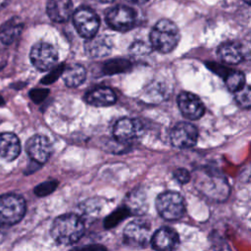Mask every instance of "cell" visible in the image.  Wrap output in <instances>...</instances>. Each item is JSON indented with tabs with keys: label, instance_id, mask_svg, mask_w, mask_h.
Instances as JSON below:
<instances>
[{
	"label": "cell",
	"instance_id": "cell-1",
	"mask_svg": "<svg viewBox=\"0 0 251 251\" xmlns=\"http://www.w3.org/2000/svg\"><path fill=\"white\" fill-rule=\"evenodd\" d=\"M84 232L82 220L75 214L62 215L53 222L51 235L60 244H72L80 239Z\"/></svg>",
	"mask_w": 251,
	"mask_h": 251
},
{
	"label": "cell",
	"instance_id": "cell-2",
	"mask_svg": "<svg viewBox=\"0 0 251 251\" xmlns=\"http://www.w3.org/2000/svg\"><path fill=\"white\" fill-rule=\"evenodd\" d=\"M179 37L177 26L173 22L163 19L153 26L150 32V44L161 53H169L176 47Z\"/></svg>",
	"mask_w": 251,
	"mask_h": 251
},
{
	"label": "cell",
	"instance_id": "cell-3",
	"mask_svg": "<svg viewBox=\"0 0 251 251\" xmlns=\"http://www.w3.org/2000/svg\"><path fill=\"white\" fill-rule=\"evenodd\" d=\"M25 213V201L18 194L0 195V223L11 226L19 223Z\"/></svg>",
	"mask_w": 251,
	"mask_h": 251
},
{
	"label": "cell",
	"instance_id": "cell-4",
	"mask_svg": "<svg viewBox=\"0 0 251 251\" xmlns=\"http://www.w3.org/2000/svg\"><path fill=\"white\" fill-rule=\"evenodd\" d=\"M156 208L162 218L174 221L182 217L185 210V204L179 193L175 191H166L157 197Z\"/></svg>",
	"mask_w": 251,
	"mask_h": 251
},
{
	"label": "cell",
	"instance_id": "cell-5",
	"mask_svg": "<svg viewBox=\"0 0 251 251\" xmlns=\"http://www.w3.org/2000/svg\"><path fill=\"white\" fill-rule=\"evenodd\" d=\"M74 25L78 34L86 39L96 35L100 21L94 11L86 7L78 8L73 16Z\"/></svg>",
	"mask_w": 251,
	"mask_h": 251
},
{
	"label": "cell",
	"instance_id": "cell-6",
	"mask_svg": "<svg viewBox=\"0 0 251 251\" xmlns=\"http://www.w3.org/2000/svg\"><path fill=\"white\" fill-rule=\"evenodd\" d=\"M29 58L37 70L48 71L57 64L58 52L53 45L46 42H38L32 46Z\"/></svg>",
	"mask_w": 251,
	"mask_h": 251
},
{
	"label": "cell",
	"instance_id": "cell-7",
	"mask_svg": "<svg viewBox=\"0 0 251 251\" xmlns=\"http://www.w3.org/2000/svg\"><path fill=\"white\" fill-rule=\"evenodd\" d=\"M135 12L126 6L113 7L106 14V22L108 25L118 31L131 29L135 24Z\"/></svg>",
	"mask_w": 251,
	"mask_h": 251
},
{
	"label": "cell",
	"instance_id": "cell-8",
	"mask_svg": "<svg viewBox=\"0 0 251 251\" xmlns=\"http://www.w3.org/2000/svg\"><path fill=\"white\" fill-rule=\"evenodd\" d=\"M144 132L142 123L137 119L123 118L116 122L113 127V134L117 141L126 143L140 137Z\"/></svg>",
	"mask_w": 251,
	"mask_h": 251
},
{
	"label": "cell",
	"instance_id": "cell-9",
	"mask_svg": "<svg viewBox=\"0 0 251 251\" xmlns=\"http://www.w3.org/2000/svg\"><path fill=\"white\" fill-rule=\"evenodd\" d=\"M198 130L190 123L181 122L176 124L170 134L172 144L180 149L189 148L195 145L197 142Z\"/></svg>",
	"mask_w": 251,
	"mask_h": 251
},
{
	"label": "cell",
	"instance_id": "cell-10",
	"mask_svg": "<svg viewBox=\"0 0 251 251\" xmlns=\"http://www.w3.org/2000/svg\"><path fill=\"white\" fill-rule=\"evenodd\" d=\"M150 226L144 221H132L124 230L125 242L133 247H141L146 245L149 239Z\"/></svg>",
	"mask_w": 251,
	"mask_h": 251
},
{
	"label": "cell",
	"instance_id": "cell-11",
	"mask_svg": "<svg viewBox=\"0 0 251 251\" xmlns=\"http://www.w3.org/2000/svg\"><path fill=\"white\" fill-rule=\"evenodd\" d=\"M26 152L37 164H44L52 153V145L49 139L41 134H35L26 141Z\"/></svg>",
	"mask_w": 251,
	"mask_h": 251
},
{
	"label": "cell",
	"instance_id": "cell-12",
	"mask_svg": "<svg viewBox=\"0 0 251 251\" xmlns=\"http://www.w3.org/2000/svg\"><path fill=\"white\" fill-rule=\"evenodd\" d=\"M177 105L181 114L188 120H197L205 112V106L201 99L190 92H181L177 96Z\"/></svg>",
	"mask_w": 251,
	"mask_h": 251
},
{
	"label": "cell",
	"instance_id": "cell-13",
	"mask_svg": "<svg viewBox=\"0 0 251 251\" xmlns=\"http://www.w3.org/2000/svg\"><path fill=\"white\" fill-rule=\"evenodd\" d=\"M151 243L157 251H174L179 243V238L175 229L165 226L159 228L153 234Z\"/></svg>",
	"mask_w": 251,
	"mask_h": 251
},
{
	"label": "cell",
	"instance_id": "cell-14",
	"mask_svg": "<svg viewBox=\"0 0 251 251\" xmlns=\"http://www.w3.org/2000/svg\"><path fill=\"white\" fill-rule=\"evenodd\" d=\"M113 49L112 39L107 35H95L86 39L84 50L87 56L91 58H105L109 56Z\"/></svg>",
	"mask_w": 251,
	"mask_h": 251
},
{
	"label": "cell",
	"instance_id": "cell-15",
	"mask_svg": "<svg viewBox=\"0 0 251 251\" xmlns=\"http://www.w3.org/2000/svg\"><path fill=\"white\" fill-rule=\"evenodd\" d=\"M72 0H48L47 15L55 23L67 22L73 14Z\"/></svg>",
	"mask_w": 251,
	"mask_h": 251
},
{
	"label": "cell",
	"instance_id": "cell-16",
	"mask_svg": "<svg viewBox=\"0 0 251 251\" xmlns=\"http://www.w3.org/2000/svg\"><path fill=\"white\" fill-rule=\"evenodd\" d=\"M21 152V142L13 132L0 133V156L6 161L15 160Z\"/></svg>",
	"mask_w": 251,
	"mask_h": 251
},
{
	"label": "cell",
	"instance_id": "cell-17",
	"mask_svg": "<svg viewBox=\"0 0 251 251\" xmlns=\"http://www.w3.org/2000/svg\"><path fill=\"white\" fill-rule=\"evenodd\" d=\"M85 101L95 107H106L117 101L116 93L109 87L99 86L85 94Z\"/></svg>",
	"mask_w": 251,
	"mask_h": 251
},
{
	"label": "cell",
	"instance_id": "cell-18",
	"mask_svg": "<svg viewBox=\"0 0 251 251\" xmlns=\"http://www.w3.org/2000/svg\"><path fill=\"white\" fill-rule=\"evenodd\" d=\"M218 56L220 59L229 65H236L243 60L242 46L237 42H225L218 48Z\"/></svg>",
	"mask_w": 251,
	"mask_h": 251
},
{
	"label": "cell",
	"instance_id": "cell-19",
	"mask_svg": "<svg viewBox=\"0 0 251 251\" xmlns=\"http://www.w3.org/2000/svg\"><path fill=\"white\" fill-rule=\"evenodd\" d=\"M23 24L19 18H11L0 26V42L5 45L13 43L21 34Z\"/></svg>",
	"mask_w": 251,
	"mask_h": 251
},
{
	"label": "cell",
	"instance_id": "cell-20",
	"mask_svg": "<svg viewBox=\"0 0 251 251\" xmlns=\"http://www.w3.org/2000/svg\"><path fill=\"white\" fill-rule=\"evenodd\" d=\"M62 77L69 87H77L86 78V71L80 64H72L65 68Z\"/></svg>",
	"mask_w": 251,
	"mask_h": 251
},
{
	"label": "cell",
	"instance_id": "cell-21",
	"mask_svg": "<svg viewBox=\"0 0 251 251\" xmlns=\"http://www.w3.org/2000/svg\"><path fill=\"white\" fill-rule=\"evenodd\" d=\"M131 69L130 61L124 58H117L109 60L103 65V73L107 75L126 73Z\"/></svg>",
	"mask_w": 251,
	"mask_h": 251
},
{
	"label": "cell",
	"instance_id": "cell-22",
	"mask_svg": "<svg viewBox=\"0 0 251 251\" xmlns=\"http://www.w3.org/2000/svg\"><path fill=\"white\" fill-rule=\"evenodd\" d=\"M224 79L226 82V86L231 92L238 91L244 86L245 83L244 74L240 71L231 70Z\"/></svg>",
	"mask_w": 251,
	"mask_h": 251
},
{
	"label": "cell",
	"instance_id": "cell-23",
	"mask_svg": "<svg viewBox=\"0 0 251 251\" xmlns=\"http://www.w3.org/2000/svg\"><path fill=\"white\" fill-rule=\"evenodd\" d=\"M234 98L240 107L251 109V85H244L241 89L236 91Z\"/></svg>",
	"mask_w": 251,
	"mask_h": 251
},
{
	"label": "cell",
	"instance_id": "cell-24",
	"mask_svg": "<svg viewBox=\"0 0 251 251\" xmlns=\"http://www.w3.org/2000/svg\"><path fill=\"white\" fill-rule=\"evenodd\" d=\"M130 214V211L128 208L123 207L118 210H116L114 213H112L106 220H105V227L111 228L118 225L121 221H123L125 218H126Z\"/></svg>",
	"mask_w": 251,
	"mask_h": 251
},
{
	"label": "cell",
	"instance_id": "cell-25",
	"mask_svg": "<svg viewBox=\"0 0 251 251\" xmlns=\"http://www.w3.org/2000/svg\"><path fill=\"white\" fill-rule=\"evenodd\" d=\"M57 185H58V182L56 180H48V181L42 182L34 188V193L40 197L46 196L50 194L52 191H54Z\"/></svg>",
	"mask_w": 251,
	"mask_h": 251
},
{
	"label": "cell",
	"instance_id": "cell-26",
	"mask_svg": "<svg viewBox=\"0 0 251 251\" xmlns=\"http://www.w3.org/2000/svg\"><path fill=\"white\" fill-rule=\"evenodd\" d=\"M151 44L148 45L144 41H135L129 47V52L134 56H143L151 52Z\"/></svg>",
	"mask_w": 251,
	"mask_h": 251
},
{
	"label": "cell",
	"instance_id": "cell-27",
	"mask_svg": "<svg viewBox=\"0 0 251 251\" xmlns=\"http://www.w3.org/2000/svg\"><path fill=\"white\" fill-rule=\"evenodd\" d=\"M65 70V65L61 64L60 66H57V68H53L52 71L41 79V82L44 84H50L53 83L61 75H63V72Z\"/></svg>",
	"mask_w": 251,
	"mask_h": 251
},
{
	"label": "cell",
	"instance_id": "cell-28",
	"mask_svg": "<svg viewBox=\"0 0 251 251\" xmlns=\"http://www.w3.org/2000/svg\"><path fill=\"white\" fill-rule=\"evenodd\" d=\"M49 94V90L48 89H43V88H35V89H31L29 91V97L30 99L36 103L39 104L41 103Z\"/></svg>",
	"mask_w": 251,
	"mask_h": 251
},
{
	"label": "cell",
	"instance_id": "cell-29",
	"mask_svg": "<svg viewBox=\"0 0 251 251\" xmlns=\"http://www.w3.org/2000/svg\"><path fill=\"white\" fill-rule=\"evenodd\" d=\"M174 177L179 182V183H186L190 179V175L187 170L184 168H178L174 172Z\"/></svg>",
	"mask_w": 251,
	"mask_h": 251
},
{
	"label": "cell",
	"instance_id": "cell-30",
	"mask_svg": "<svg viewBox=\"0 0 251 251\" xmlns=\"http://www.w3.org/2000/svg\"><path fill=\"white\" fill-rule=\"evenodd\" d=\"M207 66H208V68L210 69V70H212L214 73H216V74H218L219 75H221V76H223L224 78L227 75V74L231 71L230 69H227V68H226V67H224V66H222V65H220V64H217V63H207Z\"/></svg>",
	"mask_w": 251,
	"mask_h": 251
},
{
	"label": "cell",
	"instance_id": "cell-31",
	"mask_svg": "<svg viewBox=\"0 0 251 251\" xmlns=\"http://www.w3.org/2000/svg\"><path fill=\"white\" fill-rule=\"evenodd\" d=\"M82 251H107V250L104 247H102V246L94 245V246H89V247L83 249Z\"/></svg>",
	"mask_w": 251,
	"mask_h": 251
},
{
	"label": "cell",
	"instance_id": "cell-32",
	"mask_svg": "<svg viewBox=\"0 0 251 251\" xmlns=\"http://www.w3.org/2000/svg\"><path fill=\"white\" fill-rule=\"evenodd\" d=\"M5 234H6V232H5L4 225H2V224L0 223V242L3 241V239H4V237H5Z\"/></svg>",
	"mask_w": 251,
	"mask_h": 251
},
{
	"label": "cell",
	"instance_id": "cell-33",
	"mask_svg": "<svg viewBox=\"0 0 251 251\" xmlns=\"http://www.w3.org/2000/svg\"><path fill=\"white\" fill-rule=\"evenodd\" d=\"M127 1L130 3H133V4H143V3L147 2L148 0H127Z\"/></svg>",
	"mask_w": 251,
	"mask_h": 251
},
{
	"label": "cell",
	"instance_id": "cell-34",
	"mask_svg": "<svg viewBox=\"0 0 251 251\" xmlns=\"http://www.w3.org/2000/svg\"><path fill=\"white\" fill-rule=\"evenodd\" d=\"M5 104V101L3 99V97L0 95V106H3Z\"/></svg>",
	"mask_w": 251,
	"mask_h": 251
},
{
	"label": "cell",
	"instance_id": "cell-35",
	"mask_svg": "<svg viewBox=\"0 0 251 251\" xmlns=\"http://www.w3.org/2000/svg\"><path fill=\"white\" fill-rule=\"evenodd\" d=\"M100 2H103V3H111V2H114L115 0H98Z\"/></svg>",
	"mask_w": 251,
	"mask_h": 251
},
{
	"label": "cell",
	"instance_id": "cell-36",
	"mask_svg": "<svg viewBox=\"0 0 251 251\" xmlns=\"http://www.w3.org/2000/svg\"><path fill=\"white\" fill-rule=\"evenodd\" d=\"M247 4H249V5H251V0H244Z\"/></svg>",
	"mask_w": 251,
	"mask_h": 251
}]
</instances>
